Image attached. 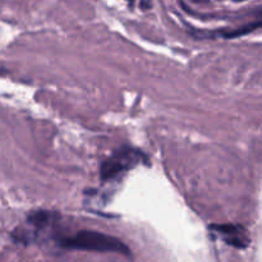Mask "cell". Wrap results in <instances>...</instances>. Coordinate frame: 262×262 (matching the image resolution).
<instances>
[{"mask_svg": "<svg viewBox=\"0 0 262 262\" xmlns=\"http://www.w3.org/2000/svg\"><path fill=\"white\" fill-rule=\"evenodd\" d=\"M56 217H58V215H56L55 212L40 210V211L31 212V214L28 215L27 224L36 230H43L46 229V228L50 227Z\"/></svg>", "mask_w": 262, "mask_h": 262, "instance_id": "cell-4", "label": "cell"}, {"mask_svg": "<svg viewBox=\"0 0 262 262\" xmlns=\"http://www.w3.org/2000/svg\"><path fill=\"white\" fill-rule=\"evenodd\" d=\"M60 247L67 250L90 251L100 253H119V255H130V250L124 242L117 237L107 235L105 233L95 230H81L71 237H63L58 239Z\"/></svg>", "mask_w": 262, "mask_h": 262, "instance_id": "cell-1", "label": "cell"}, {"mask_svg": "<svg viewBox=\"0 0 262 262\" xmlns=\"http://www.w3.org/2000/svg\"><path fill=\"white\" fill-rule=\"evenodd\" d=\"M141 164H147L148 158L145 152L130 146H122L115 150L100 166V179L102 182L114 181L122 174L132 170Z\"/></svg>", "mask_w": 262, "mask_h": 262, "instance_id": "cell-2", "label": "cell"}, {"mask_svg": "<svg viewBox=\"0 0 262 262\" xmlns=\"http://www.w3.org/2000/svg\"><path fill=\"white\" fill-rule=\"evenodd\" d=\"M151 7H152V3H151V0H141V8H142L143 10L151 9Z\"/></svg>", "mask_w": 262, "mask_h": 262, "instance_id": "cell-6", "label": "cell"}, {"mask_svg": "<svg viewBox=\"0 0 262 262\" xmlns=\"http://www.w3.org/2000/svg\"><path fill=\"white\" fill-rule=\"evenodd\" d=\"M260 28H262V19L257 20V22L248 23V25L242 26V27H239V28L228 31V32H223L222 36L224 38H237V37H241V36L248 35V33L253 32V31H256V30H260Z\"/></svg>", "mask_w": 262, "mask_h": 262, "instance_id": "cell-5", "label": "cell"}, {"mask_svg": "<svg viewBox=\"0 0 262 262\" xmlns=\"http://www.w3.org/2000/svg\"><path fill=\"white\" fill-rule=\"evenodd\" d=\"M210 230L230 247L245 250L250 246L251 238L245 227L238 224H212Z\"/></svg>", "mask_w": 262, "mask_h": 262, "instance_id": "cell-3", "label": "cell"}, {"mask_svg": "<svg viewBox=\"0 0 262 262\" xmlns=\"http://www.w3.org/2000/svg\"><path fill=\"white\" fill-rule=\"evenodd\" d=\"M258 15H262V9L260 10V12H258Z\"/></svg>", "mask_w": 262, "mask_h": 262, "instance_id": "cell-8", "label": "cell"}, {"mask_svg": "<svg viewBox=\"0 0 262 262\" xmlns=\"http://www.w3.org/2000/svg\"><path fill=\"white\" fill-rule=\"evenodd\" d=\"M127 2H128V3H129V4H130V5H133V3H135V0H127Z\"/></svg>", "mask_w": 262, "mask_h": 262, "instance_id": "cell-7", "label": "cell"}, {"mask_svg": "<svg viewBox=\"0 0 262 262\" xmlns=\"http://www.w3.org/2000/svg\"><path fill=\"white\" fill-rule=\"evenodd\" d=\"M234 2H245V0H234Z\"/></svg>", "mask_w": 262, "mask_h": 262, "instance_id": "cell-9", "label": "cell"}]
</instances>
